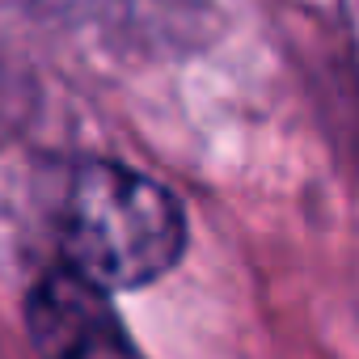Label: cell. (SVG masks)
I'll list each match as a JSON object with an SVG mask.
<instances>
[{"mask_svg": "<svg viewBox=\"0 0 359 359\" xmlns=\"http://www.w3.org/2000/svg\"><path fill=\"white\" fill-rule=\"evenodd\" d=\"M60 250L64 266L106 296L140 292L182 262L187 212L156 177L118 161H85L64 203Z\"/></svg>", "mask_w": 359, "mask_h": 359, "instance_id": "1", "label": "cell"}, {"mask_svg": "<svg viewBox=\"0 0 359 359\" xmlns=\"http://www.w3.org/2000/svg\"><path fill=\"white\" fill-rule=\"evenodd\" d=\"M26 325L39 359H144L110 296L68 266L47 271L30 287Z\"/></svg>", "mask_w": 359, "mask_h": 359, "instance_id": "2", "label": "cell"}]
</instances>
